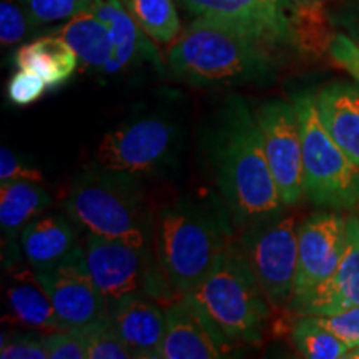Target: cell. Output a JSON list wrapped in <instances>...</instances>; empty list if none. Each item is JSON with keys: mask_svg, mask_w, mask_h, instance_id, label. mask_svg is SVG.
I'll return each mask as SVG.
<instances>
[{"mask_svg": "<svg viewBox=\"0 0 359 359\" xmlns=\"http://www.w3.org/2000/svg\"><path fill=\"white\" fill-rule=\"evenodd\" d=\"M293 103L302 128L304 195L316 205L353 208L359 203V167L325 128L313 93Z\"/></svg>", "mask_w": 359, "mask_h": 359, "instance_id": "8992f818", "label": "cell"}, {"mask_svg": "<svg viewBox=\"0 0 359 359\" xmlns=\"http://www.w3.org/2000/svg\"><path fill=\"white\" fill-rule=\"evenodd\" d=\"M344 246L346 218L343 215L320 212L304 219L298 228V268L293 298L308 293L333 275Z\"/></svg>", "mask_w": 359, "mask_h": 359, "instance_id": "5bb4252c", "label": "cell"}, {"mask_svg": "<svg viewBox=\"0 0 359 359\" xmlns=\"http://www.w3.org/2000/svg\"><path fill=\"white\" fill-rule=\"evenodd\" d=\"M30 24H52L70 20L77 13L88 11L93 0H19Z\"/></svg>", "mask_w": 359, "mask_h": 359, "instance_id": "4316f807", "label": "cell"}, {"mask_svg": "<svg viewBox=\"0 0 359 359\" xmlns=\"http://www.w3.org/2000/svg\"><path fill=\"white\" fill-rule=\"evenodd\" d=\"M198 20L224 27L263 47L293 40L290 0H177Z\"/></svg>", "mask_w": 359, "mask_h": 359, "instance_id": "9c48e42d", "label": "cell"}, {"mask_svg": "<svg viewBox=\"0 0 359 359\" xmlns=\"http://www.w3.org/2000/svg\"><path fill=\"white\" fill-rule=\"evenodd\" d=\"M34 278L50 298L67 330L82 327L107 314L109 302L90 276L80 245L53 266L34 271Z\"/></svg>", "mask_w": 359, "mask_h": 359, "instance_id": "8fae6325", "label": "cell"}, {"mask_svg": "<svg viewBox=\"0 0 359 359\" xmlns=\"http://www.w3.org/2000/svg\"><path fill=\"white\" fill-rule=\"evenodd\" d=\"M331 58L359 83V43L339 34L330 43Z\"/></svg>", "mask_w": 359, "mask_h": 359, "instance_id": "836d02e7", "label": "cell"}, {"mask_svg": "<svg viewBox=\"0 0 359 359\" xmlns=\"http://www.w3.org/2000/svg\"><path fill=\"white\" fill-rule=\"evenodd\" d=\"M218 185L231 222L248 228L283 212L280 190L264 154L257 116L241 97H231L217 147Z\"/></svg>", "mask_w": 359, "mask_h": 359, "instance_id": "6da1fadb", "label": "cell"}, {"mask_svg": "<svg viewBox=\"0 0 359 359\" xmlns=\"http://www.w3.org/2000/svg\"><path fill=\"white\" fill-rule=\"evenodd\" d=\"M359 306V215L346 218V246L327 280L293 298L290 309L299 316H327Z\"/></svg>", "mask_w": 359, "mask_h": 359, "instance_id": "9a60e30c", "label": "cell"}, {"mask_svg": "<svg viewBox=\"0 0 359 359\" xmlns=\"http://www.w3.org/2000/svg\"><path fill=\"white\" fill-rule=\"evenodd\" d=\"M231 353V341L190 296L165 306V334L158 359H217Z\"/></svg>", "mask_w": 359, "mask_h": 359, "instance_id": "4fadbf2b", "label": "cell"}, {"mask_svg": "<svg viewBox=\"0 0 359 359\" xmlns=\"http://www.w3.org/2000/svg\"><path fill=\"white\" fill-rule=\"evenodd\" d=\"M318 114L325 128L359 167V87L331 83L316 95Z\"/></svg>", "mask_w": 359, "mask_h": 359, "instance_id": "d6986e66", "label": "cell"}, {"mask_svg": "<svg viewBox=\"0 0 359 359\" xmlns=\"http://www.w3.org/2000/svg\"><path fill=\"white\" fill-rule=\"evenodd\" d=\"M233 243L222 210L195 201L165 206L155 223V255L170 290L177 296L195 288Z\"/></svg>", "mask_w": 359, "mask_h": 359, "instance_id": "7a4b0ae2", "label": "cell"}, {"mask_svg": "<svg viewBox=\"0 0 359 359\" xmlns=\"http://www.w3.org/2000/svg\"><path fill=\"white\" fill-rule=\"evenodd\" d=\"M291 343L296 351L308 359L348 358L349 346L314 316H299L291 331Z\"/></svg>", "mask_w": 359, "mask_h": 359, "instance_id": "d4e9b609", "label": "cell"}, {"mask_svg": "<svg viewBox=\"0 0 359 359\" xmlns=\"http://www.w3.org/2000/svg\"><path fill=\"white\" fill-rule=\"evenodd\" d=\"M168 65L180 80L198 87L262 82L271 75L266 47L224 27L196 19L170 47Z\"/></svg>", "mask_w": 359, "mask_h": 359, "instance_id": "3957f363", "label": "cell"}, {"mask_svg": "<svg viewBox=\"0 0 359 359\" xmlns=\"http://www.w3.org/2000/svg\"><path fill=\"white\" fill-rule=\"evenodd\" d=\"M74 223L62 215H42L25 224L20 233V250L34 271L53 266L77 248Z\"/></svg>", "mask_w": 359, "mask_h": 359, "instance_id": "ac0fdd59", "label": "cell"}, {"mask_svg": "<svg viewBox=\"0 0 359 359\" xmlns=\"http://www.w3.org/2000/svg\"><path fill=\"white\" fill-rule=\"evenodd\" d=\"M82 248L90 276L107 302L137 293L158 302L177 296L170 290L150 246H133L87 233Z\"/></svg>", "mask_w": 359, "mask_h": 359, "instance_id": "52a82bcc", "label": "cell"}, {"mask_svg": "<svg viewBox=\"0 0 359 359\" xmlns=\"http://www.w3.org/2000/svg\"><path fill=\"white\" fill-rule=\"evenodd\" d=\"M47 88V82L40 75L34 74V72L19 69V72L13 74L12 79L8 80L7 97L15 105L27 107L40 100Z\"/></svg>", "mask_w": 359, "mask_h": 359, "instance_id": "f1b7e54d", "label": "cell"}, {"mask_svg": "<svg viewBox=\"0 0 359 359\" xmlns=\"http://www.w3.org/2000/svg\"><path fill=\"white\" fill-rule=\"evenodd\" d=\"M52 205V196L40 183L35 182H8L0 188V226H2L4 250L7 259L19 253L15 246L17 236L30 219L39 217Z\"/></svg>", "mask_w": 359, "mask_h": 359, "instance_id": "ffe728a7", "label": "cell"}, {"mask_svg": "<svg viewBox=\"0 0 359 359\" xmlns=\"http://www.w3.org/2000/svg\"><path fill=\"white\" fill-rule=\"evenodd\" d=\"M135 175L100 168L72 183L65 210L87 233L151 246L155 224Z\"/></svg>", "mask_w": 359, "mask_h": 359, "instance_id": "277c9868", "label": "cell"}, {"mask_svg": "<svg viewBox=\"0 0 359 359\" xmlns=\"http://www.w3.org/2000/svg\"><path fill=\"white\" fill-rule=\"evenodd\" d=\"M255 116L283 203L294 205L304 195L302 128L294 103H266Z\"/></svg>", "mask_w": 359, "mask_h": 359, "instance_id": "7c38bea8", "label": "cell"}, {"mask_svg": "<svg viewBox=\"0 0 359 359\" xmlns=\"http://www.w3.org/2000/svg\"><path fill=\"white\" fill-rule=\"evenodd\" d=\"M79 57L60 35H47L20 47L15 53V65L20 70L34 72L48 87H60L79 67Z\"/></svg>", "mask_w": 359, "mask_h": 359, "instance_id": "7402d4cb", "label": "cell"}, {"mask_svg": "<svg viewBox=\"0 0 359 359\" xmlns=\"http://www.w3.org/2000/svg\"><path fill=\"white\" fill-rule=\"evenodd\" d=\"M125 7L148 37L173 43L180 35V19L173 0H123Z\"/></svg>", "mask_w": 359, "mask_h": 359, "instance_id": "cb8c5ba5", "label": "cell"}, {"mask_svg": "<svg viewBox=\"0 0 359 359\" xmlns=\"http://www.w3.org/2000/svg\"><path fill=\"white\" fill-rule=\"evenodd\" d=\"M107 320L133 358L158 359L165 334V308L148 294H128L107 304Z\"/></svg>", "mask_w": 359, "mask_h": 359, "instance_id": "2e32d148", "label": "cell"}, {"mask_svg": "<svg viewBox=\"0 0 359 359\" xmlns=\"http://www.w3.org/2000/svg\"><path fill=\"white\" fill-rule=\"evenodd\" d=\"M331 333L348 344L349 349L359 346V306L344 309V311L327 314V316H314Z\"/></svg>", "mask_w": 359, "mask_h": 359, "instance_id": "4dcf8cb0", "label": "cell"}, {"mask_svg": "<svg viewBox=\"0 0 359 359\" xmlns=\"http://www.w3.org/2000/svg\"><path fill=\"white\" fill-rule=\"evenodd\" d=\"M241 253L257 276L269 306H290L298 268V230L293 217L263 219L245 228Z\"/></svg>", "mask_w": 359, "mask_h": 359, "instance_id": "ba28073f", "label": "cell"}, {"mask_svg": "<svg viewBox=\"0 0 359 359\" xmlns=\"http://www.w3.org/2000/svg\"><path fill=\"white\" fill-rule=\"evenodd\" d=\"M177 142V130L158 116H143L111 130L97 148L98 168L130 175L151 173L167 161Z\"/></svg>", "mask_w": 359, "mask_h": 359, "instance_id": "30bf717a", "label": "cell"}, {"mask_svg": "<svg viewBox=\"0 0 359 359\" xmlns=\"http://www.w3.org/2000/svg\"><path fill=\"white\" fill-rule=\"evenodd\" d=\"M48 359H85L87 351L77 330L48 331L42 336Z\"/></svg>", "mask_w": 359, "mask_h": 359, "instance_id": "f546056e", "label": "cell"}, {"mask_svg": "<svg viewBox=\"0 0 359 359\" xmlns=\"http://www.w3.org/2000/svg\"><path fill=\"white\" fill-rule=\"evenodd\" d=\"M29 22L24 7H19L13 0H2L0 4V40H2V45L20 42L27 32Z\"/></svg>", "mask_w": 359, "mask_h": 359, "instance_id": "1f68e13d", "label": "cell"}, {"mask_svg": "<svg viewBox=\"0 0 359 359\" xmlns=\"http://www.w3.org/2000/svg\"><path fill=\"white\" fill-rule=\"evenodd\" d=\"M7 320L42 331L67 330L37 280H22L7 290Z\"/></svg>", "mask_w": 359, "mask_h": 359, "instance_id": "603a6c76", "label": "cell"}, {"mask_svg": "<svg viewBox=\"0 0 359 359\" xmlns=\"http://www.w3.org/2000/svg\"><path fill=\"white\" fill-rule=\"evenodd\" d=\"M0 180L2 183L19 182V180L42 183L43 177L39 170L22 163L7 147H2L0 148Z\"/></svg>", "mask_w": 359, "mask_h": 359, "instance_id": "d6a6232c", "label": "cell"}, {"mask_svg": "<svg viewBox=\"0 0 359 359\" xmlns=\"http://www.w3.org/2000/svg\"><path fill=\"white\" fill-rule=\"evenodd\" d=\"M85 344L88 359H130L133 354L120 341L114 327L107 320V314L100 320L75 327Z\"/></svg>", "mask_w": 359, "mask_h": 359, "instance_id": "484cf974", "label": "cell"}, {"mask_svg": "<svg viewBox=\"0 0 359 359\" xmlns=\"http://www.w3.org/2000/svg\"><path fill=\"white\" fill-rule=\"evenodd\" d=\"M187 296L210 314L230 341L257 346L263 341L269 303L238 245L230 243Z\"/></svg>", "mask_w": 359, "mask_h": 359, "instance_id": "5b68a950", "label": "cell"}, {"mask_svg": "<svg viewBox=\"0 0 359 359\" xmlns=\"http://www.w3.org/2000/svg\"><path fill=\"white\" fill-rule=\"evenodd\" d=\"M90 8L109 25L115 43V58L105 67L103 74H118L125 67L138 60H151L158 64L155 47L148 42L147 34L135 22L122 0H93Z\"/></svg>", "mask_w": 359, "mask_h": 359, "instance_id": "e0dca14e", "label": "cell"}, {"mask_svg": "<svg viewBox=\"0 0 359 359\" xmlns=\"http://www.w3.org/2000/svg\"><path fill=\"white\" fill-rule=\"evenodd\" d=\"M43 334L8 333L2 334L0 358L2 359H45L48 358L43 346Z\"/></svg>", "mask_w": 359, "mask_h": 359, "instance_id": "83f0119b", "label": "cell"}, {"mask_svg": "<svg viewBox=\"0 0 359 359\" xmlns=\"http://www.w3.org/2000/svg\"><path fill=\"white\" fill-rule=\"evenodd\" d=\"M58 35L77 53L79 60L93 70H105L115 58V43L109 25L92 8L77 13L58 30Z\"/></svg>", "mask_w": 359, "mask_h": 359, "instance_id": "44dd1931", "label": "cell"}]
</instances>
